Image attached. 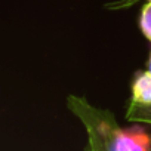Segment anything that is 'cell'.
<instances>
[{
  "label": "cell",
  "instance_id": "cell-1",
  "mask_svg": "<svg viewBox=\"0 0 151 151\" xmlns=\"http://www.w3.org/2000/svg\"><path fill=\"white\" fill-rule=\"evenodd\" d=\"M130 101L138 104H151V71L145 70L135 76Z\"/></svg>",
  "mask_w": 151,
  "mask_h": 151
},
{
  "label": "cell",
  "instance_id": "cell-2",
  "mask_svg": "<svg viewBox=\"0 0 151 151\" xmlns=\"http://www.w3.org/2000/svg\"><path fill=\"white\" fill-rule=\"evenodd\" d=\"M126 119L135 123L151 124V104H138L130 101L126 111Z\"/></svg>",
  "mask_w": 151,
  "mask_h": 151
},
{
  "label": "cell",
  "instance_id": "cell-3",
  "mask_svg": "<svg viewBox=\"0 0 151 151\" xmlns=\"http://www.w3.org/2000/svg\"><path fill=\"white\" fill-rule=\"evenodd\" d=\"M139 28L142 34L151 42V0H148V3L144 5L141 15H139Z\"/></svg>",
  "mask_w": 151,
  "mask_h": 151
},
{
  "label": "cell",
  "instance_id": "cell-4",
  "mask_svg": "<svg viewBox=\"0 0 151 151\" xmlns=\"http://www.w3.org/2000/svg\"><path fill=\"white\" fill-rule=\"evenodd\" d=\"M147 70L151 71V52H150V58H148V62H147Z\"/></svg>",
  "mask_w": 151,
  "mask_h": 151
}]
</instances>
